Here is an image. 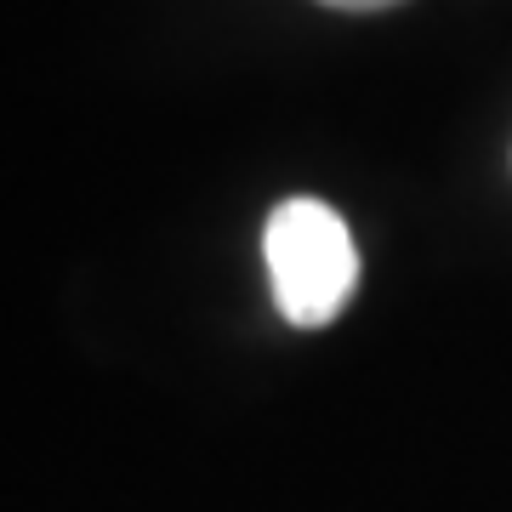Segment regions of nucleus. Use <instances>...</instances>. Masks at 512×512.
Masks as SVG:
<instances>
[{
	"mask_svg": "<svg viewBox=\"0 0 512 512\" xmlns=\"http://www.w3.org/2000/svg\"><path fill=\"white\" fill-rule=\"evenodd\" d=\"M262 256H268V279H274L279 313L302 330L330 325L348 308L353 285H359V251L342 211L325 200H285L262 228Z\"/></svg>",
	"mask_w": 512,
	"mask_h": 512,
	"instance_id": "obj_1",
	"label": "nucleus"
},
{
	"mask_svg": "<svg viewBox=\"0 0 512 512\" xmlns=\"http://www.w3.org/2000/svg\"><path fill=\"white\" fill-rule=\"evenodd\" d=\"M319 6H336V12H382V6H399V0H319Z\"/></svg>",
	"mask_w": 512,
	"mask_h": 512,
	"instance_id": "obj_2",
	"label": "nucleus"
}]
</instances>
